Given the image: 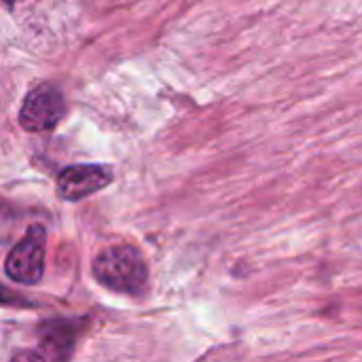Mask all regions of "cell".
<instances>
[{
  "label": "cell",
  "instance_id": "6da1fadb",
  "mask_svg": "<svg viewBox=\"0 0 362 362\" xmlns=\"http://www.w3.org/2000/svg\"><path fill=\"white\" fill-rule=\"evenodd\" d=\"M93 276L102 286L115 293L134 295L146 284L148 269L142 255L134 246L123 244V246L104 248L95 257Z\"/></svg>",
  "mask_w": 362,
  "mask_h": 362
},
{
  "label": "cell",
  "instance_id": "7a4b0ae2",
  "mask_svg": "<svg viewBox=\"0 0 362 362\" xmlns=\"http://www.w3.org/2000/svg\"><path fill=\"white\" fill-rule=\"evenodd\" d=\"M45 229L38 225L30 227L6 257V276L19 284H36L45 272Z\"/></svg>",
  "mask_w": 362,
  "mask_h": 362
},
{
  "label": "cell",
  "instance_id": "3957f363",
  "mask_svg": "<svg viewBox=\"0 0 362 362\" xmlns=\"http://www.w3.org/2000/svg\"><path fill=\"white\" fill-rule=\"evenodd\" d=\"M64 112L66 104L59 89L40 83L28 91L19 110V125L28 132H49L62 121Z\"/></svg>",
  "mask_w": 362,
  "mask_h": 362
},
{
  "label": "cell",
  "instance_id": "277c9868",
  "mask_svg": "<svg viewBox=\"0 0 362 362\" xmlns=\"http://www.w3.org/2000/svg\"><path fill=\"white\" fill-rule=\"evenodd\" d=\"M112 174L106 165H70L57 176V193L66 202H78L108 187Z\"/></svg>",
  "mask_w": 362,
  "mask_h": 362
},
{
  "label": "cell",
  "instance_id": "5b68a950",
  "mask_svg": "<svg viewBox=\"0 0 362 362\" xmlns=\"http://www.w3.org/2000/svg\"><path fill=\"white\" fill-rule=\"evenodd\" d=\"M72 346V333L68 325H49L42 331V348L40 352L49 362H64Z\"/></svg>",
  "mask_w": 362,
  "mask_h": 362
},
{
  "label": "cell",
  "instance_id": "8992f818",
  "mask_svg": "<svg viewBox=\"0 0 362 362\" xmlns=\"http://www.w3.org/2000/svg\"><path fill=\"white\" fill-rule=\"evenodd\" d=\"M11 362H49V358L38 350V352H34V350H19Z\"/></svg>",
  "mask_w": 362,
  "mask_h": 362
},
{
  "label": "cell",
  "instance_id": "52a82bcc",
  "mask_svg": "<svg viewBox=\"0 0 362 362\" xmlns=\"http://www.w3.org/2000/svg\"><path fill=\"white\" fill-rule=\"evenodd\" d=\"M2 2H6V4H13L15 0H2Z\"/></svg>",
  "mask_w": 362,
  "mask_h": 362
},
{
  "label": "cell",
  "instance_id": "ba28073f",
  "mask_svg": "<svg viewBox=\"0 0 362 362\" xmlns=\"http://www.w3.org/2000/svg\"><path fill=\"white\" fill-rule=\"evenodd\" d=\"M0 293H2V288H0Z\"/></svg>",
  "mask_w": 362,
  "mask_h": 362
}]
</instances>
